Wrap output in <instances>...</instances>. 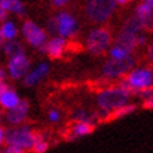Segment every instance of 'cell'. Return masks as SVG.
Masks as SVG:
<instances>
[{"label":"cell","instance_id":"1","mask_svg":"<svg viewBox=\"0 0 153 153\" xmlns=\"http://www.w3.org/2000/svg\"><path fill=\"white\" fill-rule=\"evenodd\" d=\"M129 94V91L120 83L118 86L102 90L101 93L98 94V104L101 107V110L111 114L112 111H115V110L128 104Z\"/></svg>","mask_w":153,"mask_h":153},{"label":"cell","instance_id":"2","mask_svg":"<svg viewBox=\"0 0 153 153\" xmlns=\"http://www.w3.org/2000/svg\"><path fill=\"white\" fill-rule=\"evenodd\" d=\"M38 135L34 134L28 126H21V128H14V129L7 131L4 140L7 146H14L25 152V150H33Z\"/></svg>","mask_w":153,"mask_h":153},{"label":"cell","instance_id":"3","mask_svg":"<svg viewBox=\"0 0 153 153\" xmlns=\"http://www.w3.org/2000/svg\"><path fill=\"white\" fill-rule=\"evenodd\" d=\"M125 87L128 88V91H143L148 88H153V72L149 68H136L132 69L126 76Z\"/></svg>","mask_w":153,"mask_h":153},{"label":"cell","instance_id":"4","mask_svg":"<svg viewBox=\"0 0 153 153\" xmlns=\"http://www.w3.org/2000/svg\"><path fill=\"white\" fill-rule=\"evenodd\" d=\"M115 6V1L112 0H91L86 6V14L93 23L101 24L112 16Z\"/></svg>","mask_w":153,"mask_h":153},{"label":"cell","instance_id":"5","mask_svg":"<svg viewBox=\"0 0 153 153\" xmlns=\"http://www.w3.org/2000/svg\"><path fill=\"white\" fill-rule=\"evenodd\" d=\"M111 45V34L105 28H94L87 37V49L93 55H102Z\"/></svg>","mask_w":153,"mask_h":153},{"label":"cell","instance_id":"6","mask_svg":"<svg viewBox=\"0 0 153 153\" xmlns=\"http://www.w3.org/2000/svg\"><path fill=\"white\" fill-rule=\"evenodd\" d=\"M25 41L34 48H44L47 44V33L42 30L38 24H35L33 20H25L21 28Z\"/></svg>","mask_w":153,"mask_h":153},{"label":"cell","instance_id":"7","mask_svg":"<svg viewBox=\"0 0 153 153\" xmlns=\"http://www.w3.org/2000/svg\"><path fill=\"white\" fill-rule=\"evenodd\" d=\"M30 66H31L30 58H28L24 52H20V53L11 56L9 59L6 73H7V76L11 77L13 80L23 79L24 76L30 72Z\"/></svg>","mask_w":153,"mask_h":153},{"label":"cell","instance_id":"8","mask_svg":"<svg viewBox=\"0 0 153 153\" xmlns=\"http://www.w3.org/2000/svg\"><path fill=\"white\" fill-rule=\"evenodd\" d=\"M55 27H56V33L59 34L60 38H70L74 37L77 33V23L76 19L68 11H60L55 16Z\"/></svg>","mask_w":153,"mask_h":153},{"label":"cell","instance_id":"9","mask_svg":"<svg viewBox=\"0 0 153 153\" xmlns=\"http://www.w3.org/2000/svg\"><path fill=\"white\" fill-rule=\"evenodd\" d=\"M132 68H134V59L131 56L124 60H108L102 68V74L108 79H117L125 73H129Z\"/></svg>","mask_w":153,"mask_h":153},{"label":"cell","instance_id":"10","mask_svg":"<svg viewBox=\"0 0 153 153\" xmlns=\"http://www.w3.org/2000/svg\"><path fill=\"white\" fill-rule=\"evenodd\" d=\"M49 72V65L47 62H41L39 65H37L34 69H31L25 76L23 77V82L27 87H31V86H35L41 82L45 76Z\"/></svg>","mask_w":153,"mask_h":153},{"label":"cell","instance_id":"11","mask_svg":"<svg viewBox=\"0 0 153 153\" xmlns=\"http://www.w3.org/2000/svg\"><path fill=\"white\" fill-rule=\"evenodd\" d=\"M28 108H30V105H28L27 100H21L19 105L14 107L13 110L7 111V114H6L7 122L11 124V125H20V124H23V121L27 118Z\"/></svg>","mask_w":153,"mask_h":153},{"label":"cell","instance_id":"12","mask_svg":"<svg viewBox=\"0 0 153 153\" xmlns=\"http://www.w3.org/2000/svg\"><path fill=\"white\" fill-rule=\"evenodd\" d=\"M134 17L140 23V25H142L143 30L145 28L153 27V9L146 1H143V3H140V4L136 6Z\"/></svg>","mask_w":153,"mask_h":153},{"label":"cell","instance_id":"13","mask_svg":"<svg viewBox=\"0 0 153 153\" xmlns=\"http://www.w3.org/2000/svg\"><path fill=\"white\" fill-rule=\"evenodd\" d=\"M65 47H66L65 39L60 37H55V38H52L51 41H47L45 47L41 48V51L47 52L52 59H58V58L62 56L63 51H65Z\"/></svg>","mask_w":153,"mask_h":153},{"label":"cell","instance_id":"14","mask_svg":"<svg viewBox=\"0 0 153 153\" xmlns=\"http://www.w3.org/2000/svg\"><path fill=\"white\" fill-rule=\"evenodd\" d=\"M136 34H132L129 31H125V30H122L120 34H118V37L115 38V42H114V45L115 47H120L122 49H125L128 53L135 49L136 47Z\"/></svg>","mask_w":153,"mask_h":153},{"label":"cell","instance_id":"15","mask_svg":"<svg viewBox=\"0 0 153 153\" xmlns=\"http://www.w3.org/2000/svg\"><path fill=\"white\" fill-rule=\"evenodd\" d=\"M20 101H21V98H20V96L17 94V91L10 87L0 96V107L7 110V111L13 110L14 107H17L20 104Z\"/></svg>","mask_w":153,"mask_h":153},{"label":"cell","instance_id":"16","mask_svg":"<svg viewBox=\"0 0 153 153\" xmlns=\"http://www.w3.org/2000/svg\"><path fill=\"white\" fill-rule=\"evenodd\" d=\"M0 33H1V37H3V41H14L17 35H19V28L16 25L14 21L11 20H6L1 23L0 25Z\"/></svg>","mask_w":153,"mask_h":153},{"label":"cell","instance_id":"17","mask_svg":"<svg viewBox=\"0 0 153 153\" xmlns=\"http://www.w3.org/2000/svg\"><path fill=\"white\" fill-rule=\"evenodd\" d=\"M0 7L6 10L7 13H14L17 16L25 14V7L19 0H0Z\"/></svg>","mask_w":153,"mask_h":153},{"label":"cell","instance_id":"18","mask_svg":"<svg viewBox=\"0 0 153 153\" xmlns=\"http://www.w3.org/2000/svg\"><path fill=\"white\" fill-rule=\"evenodd\" d=\"M94 129V125L91 122H76L73 126V136H84L91 134Z\"/></svg>","mask_w":153,"mask_h":153},{"label":"cell","instance_id":"19","mask_svg":"<svg viewBox=\"0 0 153 153\" xmlns=\"http://www.w3.org/2000/svg\"><path fill=\"white\" fill-rule=\"evenodd\" d=\"M4 52L7 53L9 58H11V56L17 55L20 52H24V49H23V47H21V44L14 39V41H7L4 44Z\"/></svg>","mask_w":153,"mask_h":153},{"label":"cell","instance_id":"20","mask_svg":"<svg viewBox=\"0 0 153 153\" xmlns=\"http://www.w3.org/2000/svg\"><path fill=\"white\" fill-rule=\"evenodd\" d=\"M135 110H136V105H134V104H126V105L121 107V108L115 110V111H112L111 114H110V118H112V120L121 118V117H125V115H128V114H131V112H134Z\"/></svg>","mask_w":153,"mask_h":153},{"label":"cell","instance_id":"21","mask_svg":"<svg viewBox=\"0 0 153 153\" xmlns=\"http://www.w3.org/2000/svg\"><path fill=\"white\" fill-rule=\"evenodd\" d=\"M110 56H111V60H124L126 58H129L131 53L125 51V49H122L120 47H115V45H112V48L110 49Z\"/></svg>","mask_w":153,"mask_h":153},{"label":"cell","instance_id":"22","mask_svg":"<svg viewBox=\"0 0 153 153\" xmlns=\"http://www.w3.org/2000/svg\"><path fill=\"white\" fill-rule=\"evenodd\" d=\"M33 150L35 153H45L48 150V143H47V140H44L38 135V138H37V140H35V143H34V146H33Z\"/></svg>","mask_w":153,"mask_h":153},{"label":"cell","instance_id":"23","mask_svg":"<svg viewBox=\"0 0 153 153\" xmlns=\"http://www.w3.org/2000/svg\"><path fill=\"white\" fill-rule=\"evenodd\" d=\"M48 118H49V121L51 122H58L60 118V114L59 111H56V110H51L49 111V114H48Z\"/></svg>","mask_w":153,"mask_h":153},{"label":"cell","instance_id":"24","mask_svg":"<svg viewBox=\"0 0 153 153\" xmlns=\"http://www.w3.org/2000/svg\"><path fill=\"white\" fill-rule=\"evenodd\" d=\"M76 120H77V122H90L88 121V115L84 111L76 112Z\"/></svg>","mask_w":153,"mask_h":153},{"label":"cell","instance_id":"25","mask_svg":"<svg viewBox=\"0 0 153 153\" xmlns=\"http://www.w3.org/2000/svg\"><path fill=\"white\" fill-rule=\"evenodd\" d=\"M3 153H24L21 149L14 148V146H7V148L3 150Z\"/></svg>","mask_w":153,"mask_h":153},{"label":"cell","instance_id":"26","mask_svg":"<svg viewBox=\"0 0 153 153\" xmlns=\"http://www.w3.org/2000/svg\"><path fill=\"white\" fill-rule=\"evenodd\" d=\"M143 108H153V96L145 98L143 101Z\"/></svg>","mask_w":153,"mask_h":153},{"label":"cell","instance_id":"27","mask_svg":"<svg viewBox=\"0 0 153 153\" xmlns=\"http://www.w3.org/2000/svg\"><path fill=\"white\" fill-rule=\"evenodd\" d=\"M52 4L55 6V7H62V6L66 4V1L65 0H53V1H52Z\"/></svg>","mask_w":153,"mask_h":153},{"label":"cell","instance_id":"28","mask_svg":"<svg viewBox=\"0 0 153 153\" xmlns=\"http://www.w3.org/2000/svg\"><path fill=\"white\" fill-rule=\"evenodd\" d=\"M6 77H7V73H6V70L0 66V82H6Z\"/></svg>","mask_w":153,"mask_h":153},{"label":"cell","instance_id":"29","mask_svg":"<svg viewBox=\"0 0 153 153\" xmlns=\"http://www.w3.org/2000/svg\"><path fill=\"white\" fill-rule=\"evenodd\" d=\"M7 88H9V86H7V83H6V82H0V96L4 93Z\"/></svg>","mask_w":153,"mask_h":153},{"label":"cell","instance_id":"30","mask_svg":"<svg viewBox=\"0 0 153 153\" xmlns=\"http://www.w3.org/2000/svg\"><path fill=\"white\" fill-rule=\"evenodd\" d=\"M4 136H6V131L0 126V146L4 143Z\"/></svg>","mask_w":153,"mask_h":153},{"label":"cell","instance_id":"31","mask_svg":"<svg viewBox=\"0 0 153 153\" xmlns=\"http://www.w3.org/2000/svg\"><path fill=\"white\" fill-rule=\"evenodd\" d=\"M6 17H7V11L0 7V21H6Z\"/></svg>","mask_w":153,"mask_h":153},{"label":"cell","instance_id":"32","mask_svg":"<svg viewBox=\"0 0 153 153\" xmlns=\"http://www.w3.org/2000/svg\"><path fill=\"white\" fill-rule=\"evenodd\" d=\"M148 55H149V58L153 60V44L149 47V51H148Z\"/></svg>","mask_w":153,"mask_h":153},{"label":"cell","instance_id":"33","mask_svg":"<svg viewBox=\"0 0 153 153\" xmlns=\"http://www.w3.org/2000/svg\"><path fill=\"white\" fill-rule=\"evenodd\" d=\"M146 3H148L149 6H150V7H152L153 9V0H146Z\"/></svg>","mask_w":153,"mask_h":153},{"label":"cell","instance_id":"34","mask_svg":"<svg viewBox=\"0 0 153 153\" xmlns=\"http://www.w3.org/2000/svg\"><path fill=\"white\" fill-rule=\"evenodd\" d=\"M3 42V37H1V33H0V44Z\"/></svg>","mask_w":153,"mask_h":153}]
</instances>
